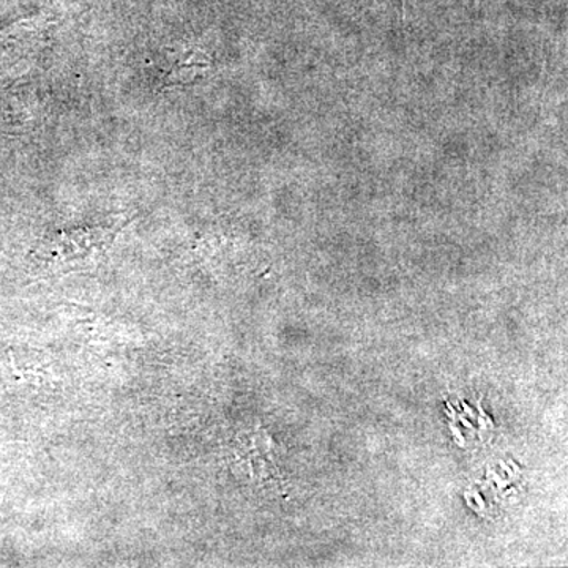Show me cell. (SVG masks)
<instances>
[{
	"instance_id": "cell-6",
	"label": "cell",
	"mask_w": 568,
	"mask_h": 568,
	"mask_svg": "<svg viewBox=\"0 0 568 568\" xmlns=\"http://www.w3.org/2000/svg\"><path fill=\"white\" fill-rule=\"evenodd\" d=\"M499 466L503 467L504 473H507L508 476H517V474L511 470V467L508 466L506 462H499Z\"/></svg>"
},
{
	"instance_id": "cell-9",
	"label": "cell",
	"mask_w": 568,
	"mask_h": 568,
	"mask_svg": "<svg viewBox=\"0 0 568 568\" xmlns=\"http://www.w3.org/2000/svg\"><path fill=\"white\" fill-rule=\"evenodd\" d=\"M510 467H514L515 474H517V476L519 473H521V469H519V467L515 465V462H510Z\"/></svg>"
},
{
	"instance_id": "cell-3",
	"label": "cell",
	"mask_w": 568,
	"mask_h": 568,
	"mask_svg": "<svg viewBox=\"0 0 568 568\" xmlns=\"http://www.w3.org/2000/svg\"><path fill=\"white\" fill-rule=\"evenodd\" d=\"M450 432L454 433L455 439H457V444L459 447L466 446L465 436L462 435V432L455 425H450Z\"/></svg>"
},
{
	"instance_id": "cell-4",
	"label": "cell",
	"mask_w": 568,
	"mask_h": 568,
	"mask_svg": "<svg viewBox=\"0 0 568 568\" xmlns=\"http://www.w3.org/2000/svg\"><path fill=\"white\" fill-rule=\"evenodd\" d=\"M474 497H476V503L480 510H487V504H485L484 497H481L480 493L474 491Z\"/></svg>"
},
{
	"instance_id": "cell-1",
	"label": "cell",
	"mask_w": 568,
	"mask_h": 568,
	"mask_svg": "<svg viewBox=\"0 0 568 568\" xmlns=\"http://www.w3.org/2000/svg\"><path fill=\"white\" fill-rule=\"evenodd\" d=\"M121 227L114 223L52 233L40 242L36 261L51 274L92 267L110 252Z\"/></svg>"
},
{
	"instance_id": "cell-7",
	"label": "cell",
	"mask_w": 568,
	"mask_h": 568,
	"mask_svg": "<svg viewBox=\"0 0 568 568\" xmlns=\"http://www.w3.org/2000/svg\"><path fill=\"white\" fill-rule=\"evenodd\" d=\"M462 405H463V407H465V413L467 414V416H469L470 418H474V410L470 409L469 405H467V403H465V402H462Z\"/></svg>"
},
{
	"instance_id": "cell-2",
	"label": "cell",
	"mask_w": 568,
	"mask_h": 568,
	"mask_svg": "<svg viewBox=\"0 0 568 568\" xmlns=\"http://www.w3.org/2000/svg\"><path fill=\"white\" fill-rule=\"evenodd\" d=\"M209 69V59L204 51L190 50L182 52L178 61L171 67L170 73L164 77L163 89L182 88L196 80Z\"/></svg>"
},
{
	"instance_id": "cell-5",
	"label": "cell",
	"mask_w": 568,
	"mask_h": 568,
	"mask_svg": "<svg viewBox=\"0 0 568 568\" xmlns=\"http://www.w3.org/2000/svg\"><path fill=\"white\" fill-rule=\"evenodd\" d=\"M489 474H491V477L495 478L496 484L499 485L500 488L507 487V481H504L503 478L497 477L495 470L489 469Z\"/></svg>"
},
{
	"instance_id": "cell-8",
	"label": "cell",
	"mask_w": 568,
	"mask_h": 568,
	"mask_svg": "<svg viewBox=\"0 0 568 568\" xmlns=\"http://www.w3.org/2000/svg\"><path fill=\"white\" fill-rule=\"evenodd\" d=\"M459 420H462V424L466 426V428L473 429V425L469 424V422L466 420L465 417H459Z\"/></svg>"
}]
</instances>
